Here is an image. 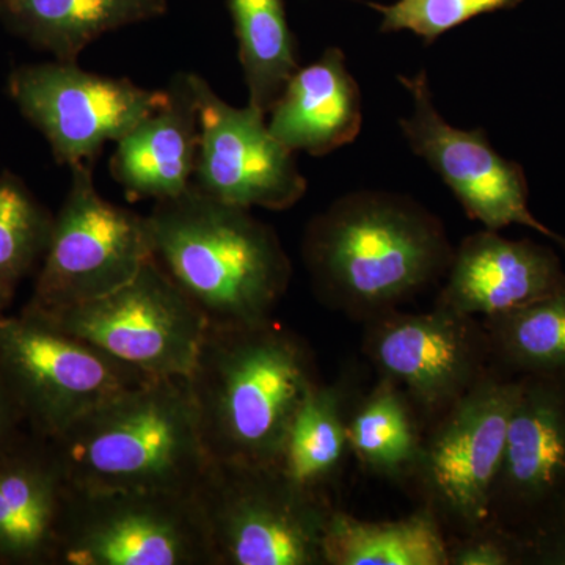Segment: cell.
I'll list each match as a JSON object with an SVG mask.
<instances>
[{"label":"cell","instance_id":"6da1fadb","mask_svg":"<svg viewBox=\"0 0 565 565\" xmlns=\"http://www.w3.org/2000/svg\"><path fill=\"white\" fill-rule=\"evenodd\" d=\"M302 253L316 296L366 322L445 277L455 248L440 218L415 200L362 191L316 215Z\"/></svg>","mask_w":565,"mask_h":565},{"label":"cell","instance_id":"7a4b0ae2","mask_svg":"<svg viewBox=\"0 0 565 565\" xmlns=\"http://www.w3.org/2000/svg\"><path fill=\"white\" fill-rule=\"evenodd\" d=\"M185 381L210 459L243 465L275 463L292 416L319 384L308 344L274 318L207 323Z\"/></svg>","mask_w":565,"mask_h":565},{"label":"cell","instance_id":"3957f363","mask_svg":"<svg viewBox=\"0 0 565 565\" xmlns=\"http://www.w3.org/2000/svg\"><path fill=\"white\" fill-rule=\"evenodd\" d=\"M156 263L211 326L273 318L292 277L273 226L191 185L148 215Z\"/></svg>","mask_w":565,"mask_h":565},{"label":"cell","instance_id":"277c9868","mask_svg":"<svg viewBox=\"0 0 565 565\" xmlns=\"http://www.w3.org/2000/svg\"><path fill=\"white\" fill-rule=\"evenodd\" d=\"M71 487L193 493L211 459L185 379H152L52 438Z\"/></svg>","mask_w":565,"mask_h":565},{"label":"cell","instance_id":"5b68a950","mask_svg":"<svg viewBox=\"0 0 565 565\" xmlns=\"http://www.w3.org/2000/svg\"><path fill=\"white\" fill-rule=\"evenodd\" d=\"M195 500L215 565H323L332 497L292 484L274 465L215 462Z\"/></svg>","mask_w":565,"mask_h":565},{"label":"cell","instance_id":"8992f818","mask_svg":"<svg viewBox=\"0 0 565 565\" xmlns=\"http://www.w3.org/2000/svg\"><path fill=\"white\" fill-rule=\"evenodd\" d=\"M489 523L523 542L534 565H565V375L520 377Z\"/></svg>","mask_w":565,"mask_h":565},{"label":"cell","instance_id":"52a82bcc","mask_svg":"<svg viewBox=\"0 0 565 565\" xmlns=\"http://www.w3.org/2000/svg\"><path fill=\"white\" fill-rule=\"evenodd\" d=\"M0 377L29 433L46 440L111 397L152 381L29 308L0 316Z\"/></svg>","mask_w":565,"mask_h":565},{"label":"cell","instance_id":"ba28073f","mask_svg":"<svg viewBox=\"0 0 565 565\" xmlns=\"http://www.w3.org/2000/svg\"><path fill=\"white\" fill-rule=\"evenodd\" d=\"M520 377L492 366L429 427L408 481L437 515L446 537L489 523L490 493L516 396Z\"/></svg>","mask_w":565,"mask_h":565},{"label":"cell","instance_id":"9c48e42d","mask_svg":"<svg viewBox=\"0 0 565 565\" xmlns=\"http://www.w3.org/2000/svg\"><path fill=\"white\" fill-rule=\"evenodd\" d=\"M55 565H215L195 494L71 487Z\"/></svg>","mask_w":565,"mask_h":565},{"label":"cell","instance_id":"30bf717a","mask_svg":"<svg viewBox=\"0 0 565 565\" xmlns=\"http://www.w3.org/2000/svg\"><path fill=\"white\" fill-rule=\"evenodd\" d=\"M71 172L28 303L41 313L106 296L154 258L148 217L107 202L93 181V162L77 163Z\"/></svg>","mask_w":565,"mask_h":565},{"label":"cell","instance_id":"8fae6325","mask_svg":"<svg viewBox=\"0 0 565 565\" xmlns=\"http://www.w3.org/2000/svg\"><path fill=\"white\" fill-rule=\"evenodd\" d=\"M35 313L151 379L188 377L207 327L154 258L106 296Z\"/></svg>","mask_w":565,"mask_h":565},{"label":"cell","instance_id":"7c38bea8","mask_svg":"<svg viewBox=\"0 0 565 565\" xmlns=\"http://www.w3.org/2000/svg\"><path fill=\"white\" fill-rule=\"evenodd\" d=\"M363 352L379 377L399 386L433 423L492 366L481 319L434 307L429 313L386 311L366 321Z\"/></svg>","mask_w":565,"mask_h":565},{"label":"cell","instance_id":"4fadbf2b","mask_svg":"<svg viewBox=\"0 0 565 565\" xmlns=\"http://www.w3.org/2000/svg\"><path fill=\"white\" fill-rule=\"evenodd\" d=\"M9 93L50 141L55 161L70 169L95 161L109 141L117 143L166 99V90L58 61L14 70Z\"/></svg>","mask_w":565,"mask_h":565},{"label":"cell","instance_id":"5bb4252c","mask_svg":"<svg viewBox=\"0 0 565 565\" xmlns=\"http://www.w3.org/2000/svg\"><path fill=\"white\" fill-rule=\"evenodd\" d=\"M399 82L412 96L411 114L399 121L405 140L451 189L468 217L492 232L527 226L565 247L564 237L530 211L522 167L494 151L481 128L465 131L449 125L435 109L426 71L399 76Z\"/></svg>","mask_w":565,"mask_h":565},{"label":"cell","instance_id":"9a60e30c","mask_svg":"<svg viewBox=\"0 0 565 565\" xmlns=\"http://www.w3.org/2000/svg\"><path fill=\"white\" fill-rule=\"evenodd\" d=\"M193 81L200 143L192 184L245 210L285 211L299 203L307 180L294 152L270 132L267 115L250 104L226 103L200 74Z\"/></svg>","mask_w":565,"mask_h":565},{"label":"cell","instance_id":"2e32d148","mask_svg":"<svg viewBox=\"0 0 565 565\" xmlns=\"http://www.w3.org/2000/svg\"><path fill=\"white\" fill-rule=\"evenodd\" d=\"M565 289V274L550 248L484 230L455 250L435 307L489 318Z\"/></svg>","mask_w":565,"mask_h":565},{"label":"cell","instance_id":"e0dca14e","mask_svg":"<svg viewBox=\"0 0 565 565\" xmlns=\"http://www.w3.org/2000/svg\"><path fill=\"white\" fill-rule=\"evenodd\" d=\"M71 484L51 440L24 435L0 456V565H55Z\"/></svg>","mask_w":565,"mask_h":565},{"label":"cell","instance_id":"ac0fdd59","mask_svg":"<svg viewBox=\"0 0 565 565\" xmlns=\"http://www.w3.org/2000/svg\"><path fill=\"white\" fill-rule=\"evenodd\" d=\"M193 76L177 74L161 106L117 141L110 173L131 199L162 202L191 188L200 143Z\"/></svg>","mask_w":565,"mask_h":565},{"label":"cell","instance_id":"d6986e66","mask_svg":"<svg viewBox=\"0 0 565 565\" xmlns=\"http://www.w3.org/2000/svg\"><path fill=\"white\" fill-rule=\"evenodd\" d=\"M270 132L292 152L327 156L362 131V92L340 47L297 70L269 111Z\"/></svg>","mask_w":565,"mask_h":565},{"label":"cell","instance_id":"ffe728a7","mask_svg":"<svg viewBox=\"0 0 565 565\" xmlns=\"http://www.w3.org/2000/svg\"><path fill=\"white\" fill-rule=\"evenodd\" d=\"M166 11L167 0H0V21L11 32L70 63L104 33Z\"/></svg>","mask_w":565,"mask_h":565},{"label":"cell","instance_id":"44dd1931","mask_svg":"<svg viewBox=\"0 0 565 565\" xmlns=\"http://www.w3.org/2000/svg\"><path fill=\"white\" fill-rule=\"evenodd\" d=\"M323 565H448V539L426 505L392 522L337 508L323 537Z\"/></svg>","mask_w":565,"mask_h":565},{"label":"cell","instance_id":"7402d4cb","mask_svg":"<svg viewBox=\"0 0 565 565\" xmlns=\"http://www.w3.org/2000/svg\"><path fill=\"white\" fill-rule=\"evenodd\" d=\"M348 408L343 385L316 384L292 416L274 467L300 489L330 497L351 451Z\"/></svg>","mask_w":565,"mask_h":565},{"label":"cell","instance_id":"603a6c76","mask_svg":"<svg viewBox=\"0 0 565 565\" xmlns=\"http://www.w3.org/2000/svg\"><path fill=\"white\" fill-rule=\"evenodd\" d=\"M424 427L403 390L385 377L349 414L348 437L351 452L364 470L408 481L419 452Z\"/></svg>","mask_w":565,"mask_h":565},{"label":"cell","instance_id":"cb8c5ba5","mask_svg":"<svg viewBox=\"0 0 565 565\" xmlns=\"http://www.w3.org/2000/svg\"><path fill=\"white\" fill-rule=\"evenodd\" d=\"M239 50L248 104L269 114L300 68L285 0H226Z\"/></svg>","mask_w":565,"mask_h":565},{"label":"cell","instance_id":"d4e9b609","mask_svg":"<svg viewBox=\"0 0 565 565\" xmlns=\"http://www.w3.org/2000/svg\"><path fill=\"white\" fill-rule=\"evenodd\" d=\"M481 322L494 366L516 377L565 375V289Z\"/></svg>","mask_w":565,"mask_h":565},{"label":"cell","instance_id":"484cf974","mask_svg":"<svg viewBox=\"0 0 565 565\" xmlns=\"http://www.w3.org/2000/svg\"><path fill=\"white\" fill-rule=\"evenodd\" d=\"M54 215L20 178L0 174V280L14 286L43 262Z\"/></svg>","mask_w":565,"mask_h":565},{"label":"cell","instance_id":"4316f807","mask_svg":"<svg viewBox=\"0 0 565 565\" xmlns=\"http://www.w3.org/2000/svg\"><path fill=\"white\" fill-rule=\"evenodd\" d=\"M523 0H397L392 6L367 2L382 14V32L411 31L427 44L481 14L515 9Z\"/></svg>","mask_w":565,"mask_h":565},{"label":"cell","instance_id":"83f0119b","mask_svg":"<svg viewBox=\"0 0 565 565\" xmlns=\"http://www.w3.org/2000/svg\"><path fill=\"white\" fill-rule=\"evenodd\" d=\"M448 539V565H534L523 542L492 523L471 533Z\"/></svg>","mask_w":565,"mask_h":565},{"label":"cell","instance_id":"f1b7e54d","mask_svg":"<svg viewBox=\"0 0 565 565\" xmlns=\"http://www.w3.org/2000/svg\"><path fill=\"white\" fill-rule=\"evenodd\" d=\"M24 418L0 377V456L28 434Z\"/></svg>","mask_w":565,"mask_h":565},{"label":"cell","instance_id":"f546056e","mask_svg":"<svg viewBox=\"0 0 565 565\" xmlns=\"http://www.w3.org/2000/svg\"><path fill=\"white\" fill-rule=\"evenodd\" d=\"M14 286L9 282L0 280V316H3L7 305L10 303L11 297H13Z\"/></svg>","mask_w":565,"mask_h":565}]
</instances>
